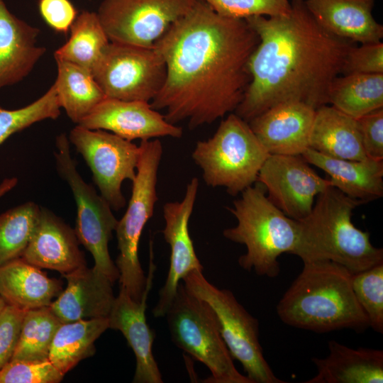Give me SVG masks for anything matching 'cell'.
Returning <instances> with one entry per match:
<instances>
[{"mask_svg": "<svg viewBox=\"0 0 383 383\" xmlns=\"http://www.w3.org/2000/svg\"><path fill=\"white\" fill-rule=\"evenodd\" d=\"M79 245L74 229L48 209L41 207L38 224L21 258L40 269L64 275L87 265Z\"/></svg>", "mask_w": 383, "mask_h": 383, "instance_id": "ac0fdd59", "label": "cell"}, {"mask_svg": "<svg viewBox=\"0 0 383 383\" xmlns=\"http://www.w3.org/2000/svg\"><path fill=\"white\" fill-rule=\"evenodd\" d=\"M257 182L264 186L269 200L296 221L306 218L312 211L315 198L331 185L301 155H270Z\"/></svg>", "mask_w": 383, "mask_h": 383, "instance_id": "5bb4252c", "label": "cell"}, {"mask_svg": "<svg viewBox=\"0 0 383 383\" xmlns=\"http://www.w3.org/2000/svg\"><path fill=\"white\" fill-rule=\"evenodd\" d=\"M196 0H103L96 12L110 42L153 48Z\"/></svg>", "mask_w": 383, "mask_h": 383, "instance_id": "4fadbf2b", "label": "cell"}, {"mask_svg": "<svg viewBox=\"0 0 383 383\" xmlns=\"http://www.w3.org/2000/svg\"><path fill=\"white\" fill-rule=\"evenodd\" d=\"M383 74V43L353 45L348 51L342 74Z\"/></svg>", "mask_w": 383, "mask_h": 383, "instance_id": "8d00e7d4", "label": "cell"}, {"mask_svg": "<svg viewBox=\"0 0 383 383\" xmlns=\"http://www.w3.org/2000/svg\"><path fill=\"white\" fill-rule=\"evenodd\" d=\"M227 209L237 224L223 231V236L246 247L238 258L239 265L260 276L270 278L280 272L278 257L292 254L298 240L299 223L286 216L266 195L263 185L255 182L241 192V197Z\"/></svg>", "mask_w": 383, "mask_h": 383, "instance_id": "5b68a950", "label": "cell"}, {"mask_svg": "<svg viewBox=\"0 0 383 383\" xmlns=\"http://www.w3.org/2000/svg\"><path fill=\"white\" fill-rule=\"evenodd\" d=\"M50 306L27 310L12 360H48L52 341L61 324Z\"/></svg>", "mask_w": 383, "mask_h": 383, "instance_id": "4dcf8cb0", "label": "cell"}, {"mask_svg": "<svg viewBox=\"0 0 383 383\" xmlns=\"http://www.w3.org/2000/svg\"><path fill=\"white\" fill-rule=\"evenodd\" d=\"M301 157L327 173L331 186L352 199L365 204L383 196V160L337 159L309 148Z\"/></svg>", "mask_w": 383, "mask_h": 383, "instance_id": "603a6c76", "label": "cell"}, {"mask_svg": "<svg viewBox=\"0 0 383 383\" xmlns=\"http://www.w3.org/2000/svg\"><path fill=\"white\" fill-rule=\"evenodd\" d=\"M309 148L337 159L368 158L362 146L357 120L329 104L316 110Z\"/></svg>", "mask_w": 383, "mask_h": 383, "instance_id": "484cf974", "label": "cell"}, {"mask_svg": "<svg viewBox=\"0 0 383 383\" xmlns=\"http://www.w3.org/2000/svg\"><path fill=\"white\" fill-rule=\"evenodd\" d=\"M259 43L245 19L222 16L196 0L153 48L166 77L151 106L192 130L235 112L251 81L250 58Z\"/></svg>", "mask_w": 383, "mask_h": 383, "instance_id": "6da1fadb", "label": "cell"}, {"mask_svg": "<svg viewBox=\"0 0 383 383\" xmlns=\"http://www.w3.org/2000/svg\"><path fill=\"white\" fill-rule=\"evenodd\" d=\"M150 282L140 301L133 299L123 289L115 298L108 316L109 328L121 331L133 350L136 366L134 383H162L161 373L152 352L154 334L145 316Z\"/></svg>", "mask_w": 383, "mask_h": 383, "instance_id": "d6986e66", "label": "cell"}, {"mask_svg": "<svg viewBox=\"0 0 383 383\" xmlns=\"http://www.w3.org/2000/svg\"><path fill=\"white\" fill-rule=\"evenodd\" d=\"M57 75L53 84L60 108L78 125L105 98L92 74L75 64L55 60Z\"/></svg>", "mask_w": 383, "mask_h": 383, "instance_id": "83f0119b", "label": "cell"}, {"mask_svg": "<svg viewBox=\"0 0 383 383\" xmlns=\"http://www.w3.org/2000/svg\"><path fill=\"white\" fill-rule=\"evenodd\" d=\"M219 15L246 19L252 16L273 17L287 15L291 11L289 0H201Z\"/></svg>", "mask_w": 383, "mask_h": 383, "instance_id": "e575fe53", "label": "cell"}, {"mask_svg": "<svg viewBox=\"0 0 383 383\" xmlns=\"http://www.w3.org/2000/svg\"><path fill=\"white\" fill-rule=\"evenodd\" d=\"M316 110L302 102L278 104L248 122L270 155H301L309 148Z\"/></svg>", "mask_w": 383, "mask_h": 383, "instance_id": "e0dca14e", "label": "cell"}, {"mask_svg": "<svg viewBox=\"0 0 383 383\" xmlns=\"http://www.w3.org/2000/svg\"><path fill=\"white\" fill-rule=\"evenodd\" d=\"M70 31L68 40L55 51V60L75 64L91 73L110 43L96 12H81Z\"/></svg>", "mask_w": 383, "mask_h": 383, "instance_id": "f546056e", "label": "cell"}, {"mask_svg": "<svg viewBox=\"0 0 383 383\" xmlns=\"http://www.w3.org/2000/svg\"><path fill=\"white\" fill-rule=\"evenodd\" d=\"M375 0H304L315 21L325 30L351 42H380L383 26L372 16Z\"/></svg>", "mask_w": 383, "mask_h": 383, "instance_id": "7402d4cb", "label": "cell"}, {"mask_svg": "<svg viewBox=\"0 0 383 383\" xmlns=\"http://www.w3.org/2000/svg\"><path fill=\"white\" fill-rule=\"evenodd\" d=\"M91 74L106 98L150 102L164 84L166 65L154 48L110 42Z\"/></svg>", "mask_w": 383, "mask_h": 383, "instance_id": "8fae6325", "label": "cell"}, {"mask_svg": "<svg viewBox=\"0 0 383 383\" xmlns=\"http://www.w3.org/2000/svg\"><path fill=\"white\" fill-rule=\"evenodd\" d=\"M357 120L367 157L383 160V108Z\"/></svg>", "mask_w": 383, "mask_h": 383, "instance_id": "f35d334b", "label": "cell"}, {"mask_svg": "<svg viewBox=\"0 0 383 383\" xmlns=\"http://www.w3.org/2000/svg\"><path fill=\"white\" fill-rule=\"evenodd\" d=\"M38 6L43 20L58 33H67L78 15L70 0H38Z\"/></svg>", "mask_w": 383, "mask_h": 383, "instance_id": "ab89813d", "label": "cell"}, {"mask_svg": "<svg viewBox=\"0 0 383 383\" xmlns=\"http://www.w3.org/2000/svg\"><path fill=\"white\" fill-rule=\"evenodd\" d=\"M55 146L56 170L70 188L77 206L74 231L78 240L91 252L93 268L114 283L119 278V272L111 258L108 245L118 220L109 204L79 173L67 135H59Z\"/></svg>", "mask_w": 383, "mask_h": 383, "instance_id": "30bf717a", "label": "cell"}, {"mask_svg": "<svg viewBox=\"0 0 383 383\" xmlns=\"http://www.w3.org/2000/svg\"><path fill=\"white\" fill-rule=\"evenodd\" d=\"M355 296L366 314L369 326L383 333V263L352 274Z\"/></svg>", "mask_w": 383, "mask_h": 383, "instance_id": "836d02e7", "label": "cell"}, {"mask_svg": "<svg viewBox=\"0 0 383 383\" xmlns=\"http://www.w3.org/2000/svg\"><path fill=\"white\" fill-rule=\"evenodd\" d=\"M40 208L28 201L0 215V266L22 257L38 224Z\"/></svg>", "mask_w": 383, "mask_h": 383, "instance_id": "1f68e13d", "label": "cell"}, {"mask_svg": "<svg viewBox=\"0 0 383 383\" xmlns=\"http://www.w3.org/2000/svg\"><path fill=\"white\" fill-rule=\"evenodd\" d=\"M165 317L173 343L210 370L204 382L252 383L235 367L211 306L182 282Z\"/></svg>", "mask_w": 383, "mask_h": 383, "instance_id": "ba28073f", "label": "cell"}, {"mask_svg": "<svg viewBox=\"0 0 383 383\" xmlns=\"http://www.w3.org/2000/svg\"><path fill=\"white\" fill-rule=\"evenodd\" d=\"M62 276L67 287L50 305L61 323L108 317L116 298L110 279L87 265Z\"/></svg>", "mask_w": 383, "mask_h": 383, "instance_id": "ffe728a7", "label": "cell"}, {"mask_svg": "<svg viewBox=\"0 0 383 383\" xmlns=\"http://www.w3.org/2000/svg\"><path fill=\"white\" fill-rule=\"evenodd\" d=\"M92 130L109 131L129 141L159 137L181 138L182 128L143 101L105 98L78 124Z\"/></svg>", "mask_w": 383, "mask_h": 383, "instance_id": "2e32d148", "label": "cell"}, {"mask_svg": "<svg viewBox=\"0 0 383 383\" xmlns=\"http://www.w3.org/2000/svg\"><path fill=\"white\" fill-rule=\"evenodd\" d=\"M62 291L60 280L21 257L0 266V296L6 304L26 311L47 306Z\"/></svg>", "mask_w": 383, "mask_h": 383, "instance_id": "d4e9b609", "label": "cell"}, {"mask_svg": "<svg viewBox=\"0 0 383 383\" xmlns=\"http://www.w3.org/2000/svg\"><path fill=\"white\" fill-rule=\"evenodd\" d=\"M40 29L18 18L0 0V89L21 82L44 55Z\"/></svg>", "mask_w": 383, "mask_h": 383, "instance_id": "44dd1931", "label": "cell"}, {"mask_svg": "<svg viewBox=\"0 0 383 383\" xmlns=\"http://www.w3.org/2000/svg\"><path fill=\"white\" fill-rule=\"evenodd\" d=\"M108 328V317L62 323L52 341L48 360L65 375L95 353L96 340Z\"/></svg>", "mask_w": 383, "mask_h": 383, "instance_id": "4316f807", "label": "cell"}, {"mask_svg": "<svg viewBox=\"0 0 383 383\" xmlns=\"http://www.w3.org/2000/svg\"><path fill=\"white\" fill-rule=\"evenodd\" d=\"M6 305V303L4 301V300L0 296V314Z\"/></svg>", "mask_w": 383, "mask_h": 383, "instance_id": "b9f144b4", "label": "cell"}, {"mask_svg": "<svg viewBox=\"0 0 383 383\" xmlns=\"http://www.w3.org/2000/svg\"><path fill=\"white\" fill-rule=\"evenodd\" d=\"M63 377L49 360H12L0 370V383H58Z\"/></svg>", "mask_w": 383, "mask_h": 383, "instance_id": "d590c367", "label": "cell"}, {"mask_svg": "<svg viewBox=\"0 0 383 383\" xmlns=\"http://www.w3.org/2000/svg\"><path fill=\"white\" fill-rule=\"evenodd\" d=\"M26 312L6 304L0 314V370L12 359Z\"/></svg>", "mask_w": 383, "mask_h": 383, "instance_id": "74e56055", "label": "cell"}, {"mask_svg": "<svg viewBox=\"0 0 383 383\" xmlns=\"http://www.w3.org/2000/svg\"><path fill=\"white\" fill-rule=\"evenodd\" d=\"M140 155L131 196L116 228L119 254L116 266L120 289L137 301H141L150 282L138 258V245L143 228L152 216L157 194V172L163 150L158 139L141 140Z\"/></svg>", "mask_w": 383, "mask_h": 383, "instance_id": "52a82bcc", "label": "cell"}, {"mask_svg": "<svg viewBox=\"0 0 383 383\" xmlns=\"http://www.w3.org/2000/svg\"><path fill=\"white\" fill-rule=\"evenodd\" d=\"M329 353L312 357L317 373L305 383H382L383 351L354 349L334 340L328 341Z\"/></svg>", "mask_w": 383, "mask_h": 383, "instance_id": "cb8c5ba5", "label": "cell"}, {"mask_svg": "<svg viewBox=\"0 0 383 383\" xmlns=\"http://www.w3.org/2000/svg\"><path fill=\"white\" fill-rule=\"evenodd\" d=\"M291 6L285 16L245 19L259 37L248 62L251 81L234 112L247 122L283 102L328 104L332 82L355 45L322 28L304 0Z\"/></svg>", "mask_w": 383, "mask_h": 383, "instance_id": "7a4b0ae2", "label": "cell"}, {"mask_svg": "<svg viewBox=\"0 0 383 383\" xmlns=\"http://www.w3.org/2000/svg\"><path fill=\"white\" fill-rule=\"evenodd\" d=\"M316 197L311 213L298 221L299 236L292 255L304 263L331 261L352 274L383 263V249L374 247L370 233L352 221L353 210L364 202L331 185Z\"/></svg>", "mask_w": 383, "mask_h": 383, "instance_id": "277c9868", "label": "cell"}, {"mask_svg": "<svg viewBox=\"0 0 383 383\" xmlns=\"http://www.w3.org/2000/svg\"><path fill=\"white\" fill-rule=\"evenodd\" d=\"M285 324L316 333L369 328L352 287V274L331 261L304 262L277 305Z\"/></svg>", "mask_w": 383, "mask_h": 383, "instance_id": "3957f363", "label": "cell"}, {"mask_svg": "<svg viewBox=\"0 0 383 383\" xmlns=\"http://www.w3.org/2000/svg\"><path fill=\"white\" fill-rule=\"evenodd\" d=\"M60 109L53 84L40 98L26 106L12 110L0 106V145L13 134L34 123L57 118Z\"/></svg>", "mask_w": 383, "mask_h": 383, "instance_id": "d6a6232c", "label": "cell"}, {"mask_svg": "<svg viewBox=\"0 0 383 383\" xmlns=\"http://www.w3.org/2000/svg\"><path fill=\"white\" fill-rule=\"evenodd\" d=\"M328 104L359 118L383 108V74H348L332 82Z\"/></svg>", "mask_w": 383, "mask_h": 383, "instance_id": "f1b7e54d", "label": "cell"}, {"mask_svg": "<svg viewBox=\"0 0 383 383\" xmlns=\"http://www.w3.org/2000/svg\"><path fill=\"white\" fill-rule=\"evenodd\" d=\"M18 183L16 177L4 179L0 184V198L13 189Z\"/></svg>", "mask_w": 383, "mask_h": 383, "instance_id": "60d3db41", "label": "cell"}, {"mask_svg": "<svg viewBox=\"0 0 383 383\" xmlns=\"http://www.w3.org/2000/svg\"><path fill=\"white\" fill-rule=\"evenodd\" d=\"M203 271L194 270L182 282L213 311L222 338L233 359L242 365L252 383H284L277 377L263 355L259 340V323L242 306L233 292L210 283Z\"/></svg>", "mask_w": 383, "mask_h": 383, "instance_id": "9c48e42d", "label": "cell"}, {"mask_svg": "<svg viewBox=\"0 0 383 383\" xmlns=\"http://www.w3.org/2000/svg\"><path fill=\"white\" fill-rule=\"evenodd\" d=\"M269 156L248 122L235 113L221 122L211 138L198 141L192 154L205 183L224 187L231 196L257 182Z\"/></svg>", "mask_w": 383, "mask_h": 383, "instance_id": "8992f818", "label": "cell"}, {"mask_svg": "<svg viewBox=\"0 0 383 383\" xmlns=\"http://www.w3.org/2000/svg\"><path fill=\"white\" fill-rule=\"evenodd\" d=\"M68 139L90 168L101 196L113 210L123 209L126 200L122 183L136 177L140 146L113 133L79 125L70 131Z\"/></svg>", "mask_w": 383, "mask_h": 383, "instance_id": "7c38bea8", "label": "cell"}, {"mask_svg": "<svg viewBox=\"0 0 383 383\" xmlns=\"http://www.w3.org/2000/svg\"><path fill=\"white\" fill-rule=\"evenodd\" d=\"M199 185V179L193 177L187 185L182 201L167 202L163 206L165 226L162 233L170 247V263L166 281L152 309L155 318L165 317L185 276L194 270L203 271L189 231Z\"/></svg>", "mask_w": 383, "mask_h": 383, "instance_id": "9a60e30c", "label": "cell"}]
</instances>
